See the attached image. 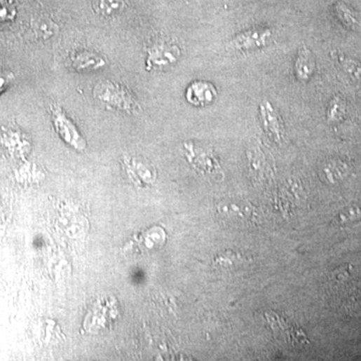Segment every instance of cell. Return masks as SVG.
<instances>
[{
	"mask_svg": "<svg viewBox=\"0 0 361 361\" xmlns=\"http://www.w3.org/2000/svg\"><path fill=\"white\" fill-rule=\"evenodd\" d=\"M217 90L211 83L193 81L186 90V100L195 107H207L215 101Z\"/></svg>",
	"mask_w": 361,
	"mask_h": 361,
	"instance_id": "obj_6",
	"label": "cell"
},
{
	"mask_svg": "<svg viewBox=\"0 0 361 361\" xmlns=\"http://www.w3.org/2000/svg\"><path fill=\"white\" fill-rule=\"evenodd\" d=\"M69 67L79 72L99 71L106 67V60L95 51L81 50L74 51L67 58Z\"/></svg>",
	"mask_w": 361,
	"mask_h": 361,
	"instance_id": "obj_5",
	"label": "cell"
},
{
	"mask_svg": "<svg viewBox=\"0 0 361 361\" xmlns=\"http://www.w3.org/2000/svg\"><path fill=\"white\" fill-rule=\"evenodd\" d=\"M13 81V76L11 72H0V95L4 94Z\"/></svg>",
	"mask_w": 361,
	"mask_h": 361,
	"instance_id": "obj_11",
	"label": "cell"
},
{
	"mask_svg": "<svg viewBox=\"0 0 361 361\" xmlns=\"http://www.w3.org/2000/svg\"><path fill=\"white\" fill-rule=\"evenodd\" d=\"M16 8L11 0H0V25L15 20Z\"/></svg>",
	"mask_w": 361,
	"mask_h": 361,
	"instance_id": "obj_10",
	"label": "cell"
},
{
	"mask_svg": "<svg viewBox=\"0 0 361 361\" xmlns=\"http://www.w3.org/2000/svg\"><path fill=\"white\" fill-rule=\"evenodd\" d=\"M94 95L102 106L116 111L132 113L137 107V101L129 90L114 81H100L94 88Z\"/></svg>",
	"mask_w": 361,
	"mask_h": 361,
	"instance_id": "obj_1",
	"label": "cell"
},
{
	"mask_svg": "<svg viewBox=\"0 0 361 361\" xmlns=\"http://www.w3.org/2000/svg\"><path fill=\"white\" fill-rule=\"evenodd\" d=\"M51 118L53 127L65 143L71 144L76 150H85L86 142L80 130L62 108L58 106L53 107L51 109Z\"/></svg>",
	"mask_w": 361,
	"mask_h": 361,
	"instance_id": "obj_2",
	"label": "cell"
},
{
	"mask_svg": "<svg viewBox=\"0 0 361 361\" xmlns=\"http://www.w3.org/2000/svg\"><path fill=\"white\" fill-rule=\"evenodd\" d=\"M260 111L265 129L275 137V139H280L282 125L278 114L272 108L269 102H264L261 104Z\"/></svg>",
	"mask_w": 361,
	"mask_h": 361,
	"instance_id": "obj_8",
	"label": "cell"
},
{
	"mask_svg": "<svg viewBox=\"0 0 361 361\" xmlns=\"http://www.w3.org/2000/svg\"><path fill=\"white\" fill-rule=\"evenodd\" d=\"M180 57L178 46L162 41L154 44L147 53L146 67L148 71L162 69L176 64Z\"/></svg>",
	"mask_w": 361,
	"mask_h": 361,
	"instance_id": "obj_3",
	"label": "cell"
},
{
	"mask_svg": "<svg viewBox=\"0 0 361 361\" xmlns=\"http://www.w3.org/2000/svg\"><path fill=\"white\" fill-rule=\"evenodd\" d=\"M125 0H95V9L102 15H113L122 11Z\"/></svg>",
	"mask_w": 361,
	"mask_h": 361,
	"instance_id": "obj_9",
	"label": "cell"
},
{
	"mask_svg": "<svg viewBox=\"0 0 361 361\" xmlns=\"http://www.w3.org/2000/svg\"><path fill=\"white\" fill-rule=\"evenodd\" d=\"M315 69V60L311 51L307 46H302L298 51L297 64H295V72L298 80L302 81H308Z\"/></svg>",
	"mask_w": 361,
	"mask_h": 361,
	"instance_id": "obj_7",
	"label": "cell"
},
{
	"mask_svg": "<svg viewBox=\"0 0 361 361\" xmlns=\"http://www.w3.org/2000/svg\"><path fill=\"white\" fill-rule=\"evenodd\" d=\"M272 32L269 29H251L242 32L227 44L229 50H247L266 46L269 43Z\"/></svg>",
	"mask_w": 361,
	"mask_h": 361,
	"instance_id": "obj_4",
	"label": "cell"
}]
</instances>
